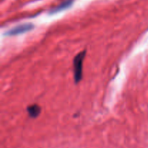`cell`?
Here are the masks:
<instances>
[{"instance_id":"1","label":"cell","mask_w":148,"mask_h":148,"mask_svg":"<svg viewBox=\"0 0 148 148\" xmlns=\"http://www.w3.org/2000/svg\"><path fill=\"white\" fill-rule=\"evenodd\" d=\"M85 53H86V51L79 52L74 59V77H75V82L76 83H78L82 80L83 62L85 57Z\"/></svg>"},{"instance_id":"2","label":"cell","mask_w":148,"mask_h":148,"mask_svg":"<svg viewBox=\"0 0 148 148\" xmlns=\"http://www.w3.org/2000/svg\"><path fill=\"white\" fill-rule=\"evenodd\" d=\"M34 25L30 23H26V24L20 25L18 26L13 27L10 29V30L6 33L7 36H17V35L22 34V33H26L27 31H30L32 29H33Z\"/></svg>"},{"instance_id":"3","label":"cell","mask_w":148,"mask_h":148,"mask_svg":"<svg viewBox=\"0 0 148 148\" xmlns=\"http://www.w3.org/2000/svg\"><path fill=\"white\" fill-rule=\"evenodd\" d=\"M27 111L28 112L29 116L32 118H36L39 116L40 113V108L38 105H32L27 107Z\"/></svg>"},{"instance_id":"4","label":"cell","mask_w":148,"mask_h":148,"mask_svg":"<svg viewBox=\"0 0 148 148\" xmlns=\"http://www.w3.org/2000/svg\"><path fill=\"white\" fill-rule=\"evenodd\" d=\"M72 0H66V1H64V2H62V4L59 6L56 7L54 10H53V11H51V12H57L58 11H61V10H63L64 9H66L67 7H69V6L72 4Z\"/></svg>"}]
</instances>
